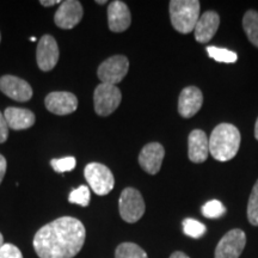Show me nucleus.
I'll use <instances>...</instances> for the list:
<instances>
[{
  "instance_id": "obj_15",
  "label": "nucleus",
  "mask_w": 258,
  "mask_h": 258,
  "mask_svg": "<svg viewBox=\"0 0 258 258\" xmlns=\"http://www.w3.org/2000/svg\"><path fill=\"white\" fill-rule=\"evenodd\" d=\"M132 15L123 2L115 0L108 6V24L112 32H123L131 27Z\"/></svg>"
},
{
  "instance_id": "obj_24",
  "label": "nucleus",
  "mask_w": 258,
  "mask_h": 258,
  "mask_svg": "<svg viewBox=\"0 0 258 258\" xmlns=\"http://www.w3.org/2000/svg\"><path fill=\"white\" fill-rule=\"evenodd\" d=\"M247 219L251 225L258 226V179L254 183L247 203Z\"/></svg>"
},
{
  "instance_id": "obj_1",
  "label": "nucleus",
  "mask_w": 258,
  "mask_h": 258,
  "mask_svg": "<svg viewBox=\"0 0 258 258\" xmlns=\"http://www.w3.org/2000/svg\"><path fill=\"white\" fill-rule=\"evenodd\" d=\"M85 239L83 222L72 217H62L41 227L32 245L40 258H73L83 249Z\"/></svg>"
},
{
  "instance_id": "obj_33",
  "label": "nucleus",
  "mask_w": 258,
  "mask_h": 258,
  "mask_svg": "<svg viewBox=\"0 0 258 258\" xmlns=\"http://www.w3.org/2000/svg\"><path fill=\"white\" fill-rule=\"evenodd\" d=\"M4 244H5L4 243V237H3V234L0 233V247H2Z\"/></svg>"
},
{
  "instance_id": "obj_34",
  "label": "nucleus",
  "mask_w": 258,
  "mask_h": 258,
  "mask_svg": "<svg viewBox=\"0 0 258 258\" xmlns=\"http://www.w3.org/2000/svg\"><path fill=\"white\" fill-rule=\"evenodd\" d=\"M97 3V4H106V2H105V0H103V2H96Z\"/></svg>"
},
{
  "instance_id": "obj_13",
  "label": "nucleus",
  "mask_w": 258,
  "mask_h": 258,
  "mask_svg": "<svg viewBox=\"0 0 258 258\" xmlns=\"http://www.w3.org/2000/svg\"><path fill=\"white\" fill-rule=\"evenodd\" d=\"M164 156L165 150L159 143L147 144L139 154V164L147 173L156 175L159 172Z\"/></svg>"
},
{
  "instance_id": "obj_8",
  "label": "nucleus",
  "mask_w": 258,
  "mask_h": 258,
  "mask_svg": "<svg viewBox=\"0 0 258 258\" xmlns=\"http://www.w3.org/2000/svg\"><path fill=\"white\" fill-rule=\"evenodd\" d=\"M246 244L244 231L234 228L227 232L215 249V258H239Z\"/></svg>"
},
{
  "instance_id": "obj_17",
  "label": "nucleus",
  "mask_w": 258,
  "mask_h": 258,
  "mask_svg": "<svg viewBox=\"0 0 258 258\" xmlns=\"http://www.w3.org/2000/svg\"><path fill=\"white\" fill-rule=\"evenodd\" d=\"M219 25H220V17L217 12L207 11L200 16L198 24L195 29V38L199 43H207L217 34Z\"/></svg>"
},
{
  "instance_id": "obj_29",
  "label": "nucleus",
  "mask_w": 258,
  "mask_h": 258,
  "mask_svg": "<svg viewBox=\"0 0 258 258\" xmlns=\"http://www.w3.org/2000/svg\"><path fill=\"white\" fill-rule=\"evenodd\" d=\"M6 169H8V163H6V159L4 156L0 154V184H2L3 179H4Z\"/></svg>"
},
{
  "instance_id": "obj_12",
  "label": "nucleus",
  "mask_w": 258,
  "mask_h": 258,
  "mask_svg": "<svg viewBox=\"0 0 258 258\" xmlns=\"http://www.w3.org/2000/svg\"><path fill=\"white\" fill-rule=\"evenodd\" d=\"M47 110L55 115L72 114L78 108V98L71 92H51L44 99Z\"/></svg>"
},
{
  "instance_id": "obj_18",
  "label": "nucleus",
  "mask_w": 258,
  "mask_h": 258,
  "mask_svg": "<svg viewBox=\"0 0 258 258\" xmlns=\"http://www.w3.org/2000/svg\"><path fill=\"white\" fill-rule=\"evenodd\" d=\"M5 120L8 122L9 128L15 129V131H23L34 125L35 114L28 109L15 108V106H9L4 111Z\"/></svg>"
},
{
  "instance_id": "obj_4",
  "label": "nucleus",
  "mask_w": 258,
  "mask_h": 258,
  "mask_svg": "<svg viewBox=\"0 0 258 258\" xmlns=\"http://www.w3.org/2000/svg\"><path fill=\"white\" fill-rule=\"evenodd\" d=\"M84 176L89 185L98 196L108 195L114 189L115 178L109 167L99 163H90L85 166Z\"/></svg>"
},
{
  "instance_id": "obj_9",
  "label": "nucleus",
  "mask_w": 258,
  "mask_h": 258,
  "mask_svg": "<svg viewBox=\"0 0 258 258\" xmlns=\"http://www.w3.org/2000/svg\"><path fill=\"white\" fill-rule=\"evenodd\" d=\"M36 60L38 69L43 72H49L59 61V46L56 40L50 35H44L40 38L36 49Z\"/></svg>"
},
{
  "instance_id": "obj_31",
  "label": "nucleus",
  "mask_w": 258,
  "mask_h": 258,
  "mask_svg": "<svg viewBox=\"0 0 258 258\" xmlns=\"http://www.w3.org/2000/svg\"><path fill=\"white\" fill-rule=\"evenodd\" d=\"M170 258H189L188 256L184 252H180V251H176V252H173L171 254Z\"/></svg>"
},
{
  "instance_id": "obj_23",
  "label": "nucleus",
  "mask_w": 258,
  "mask_h": 258,
  "mask_svg": "<svg viewBox=\"0 0 258 258\" xmlns=\"http://www.w3.org/2000/svg\"><path fill=\"white\" fill-rule=\"evenodd\" d=\"M91 199V194H90L89 186L80 185L79 188L74 189L71 191L69 196V201L74 205H79L82 207H88Z\"/></svg>"
},
{
  "instance_id": "obj_22",
  "label": "nucleus",
  "mask_w": 258,
  "mask_h": 258,
  "mask_svg": "<svg viewBox=\"0 0 258 258\" xmlns=\"http://www.w3.org/2000/svg\"><path fill=\"white\" fill-rule=\"evenodd\" d=\"M183 231L188 237L198 239V238H201L206 233L207 228L202 222L195 220V219L188 218L183 221Z\"/></svg>"
},
{
  "instance_id": "obj_20",
  "label": "nucleus",
  "mask_w": 258,
  "mask_h": 258,
  "mask_svg": "<svg viewBox=\"0 0 258 258\" xmlns=\"http://www.w3.org/2000/svg\"><path fill=\"white\" fill-rule=\"evenodd\" d=\"M115 258H148V256L138 244L122 243L116 247Z\"/></svg>"
},
{
  "instance_id": "obj_21",
  "label": "nucleus",
  "mask_w": 258,
  "mask_h": 258,
  "mask_svg": "<svg viewBox=\"0 0 258 258\" xmlns=\"http://www.w3.org/2000/svg\"><path fill=\"white\" fill-rule=\"evenodd\" d=\"M207 53L208 55L214 59L218 62H224V63H234L238 60V55L234 51L225 49V48H219V47H207Z\"/></svg>"
},
{
  "instance_id": "obj_25",
  "label": "nucleus",
  "mask_w": 258,
  "mask_h": 258,
  "mask_svg": "<svg viewBox=\"0 0 258 258\" xmlns=\"http://www.w3.org/2000/svg\"><path fill=\"white\" fill-rule=\"evenodd\" d=\"M226 213V208L224 205L218 200H212L208 201L205 206L202 207V214L205 218L208 219H218L222 217Z\"/></svg>"
},
{
  "instance_id": "obj_11",
  "label": "nucleus",
  "mask_w": 258,
  "mask_h": 258,
  "mask_svg": "<svg viewBox=\"0 0 258 258\" xmlns=\"http://www.w3.org/2000/svg\"><path fill=\"white\" fill-rule=\"evenodd\" d=\"M0 90L14 101L27 102L32 97L30 84L15 76H3L0 78Z\"/></svg>"
},
{
  "instance_id": "obj_26",
  "label": "nucleus",
  "mask_w": 258,
  "mask_h": 258,
  "mask_svg": "<svg viewBox=\"0 0 258 258\" xmlns=\"http://www.w3.org/2000/svg\"><path fill=\"white\" fill-rule=\"evenodd\" d=\"M50 165L54 171L59 173H63L72 171L77 165V160L74 157H64L60 158V159H53L50 161Z\"/></svg>"
},
{
  "instance_id": "obj_5",
  "label": "nucleus",
  "mask_w": 258,
  "mask_h": 258,
  "mask_svg": "<svg viewBox=\"0 0 258 258\" xmlns=\"http://www.w3.org/2000/svg\"><path fill=\"white\" fill-rule=\"evenodd\" d=\"M121 99L122 93L117 86L105 83L99 84L93 93L95 111L99 116H109L118 108Z\"/></svg>"
},
{
  "instance_id": "obj_28",
  "label": "nucleus",
  "mask_w": 258,
  "mask_h": 258,
  "mask_svg": "<svg viewBox=\"0 0 258 258\" xmlns=\"http://www.w3.org/2000/svg\"><path fill=\"white\" fill-rule=\"evenodd\" d=\"M9 138V125L5 120V116L0 111V144L5 143Z\"/></svg>"
},
{
  "instance_id": "obj_32",
  "label": "nucleus",
  "mask_w": 258,
  "mask_h": 258,
  "mask_svg": "<svg viewBox=\"0 0 258 258\" xmlns=\"http://www.w3.org/2000/svg\"><path fill=\"white\" fill-rule=\"evenodd\" d=\"M254 138L258 140V118L256 121V124H254Z\"/></svg>"
},
{
  "instance_id": "obj_2",
  "label": "nucleus",
  "mask_w": 258,
  "mask_h": 258,
  "mask_svg": "<svg viewBox=\"0 0 258 258\" xmlns=\"http://www.w3.org/2000/svg\"><path fill=\"white\" fill-rule=\"evenodd\" d=\"M240 147L239 129L231 123H220L209 138V152L219 161L233 159Z\"/></svg>"
},
{
  "instance_id": "obj_14",
  "label": "nucleus",
  "mask_w": 258,
  "mask_h": 258,
  "mask_svg": "<svg viewBox=\"0 0 258 258\" xmlns=\"http://www.w3.org/2000/svg\"><path fill=\"white\" fill-rule=\"evenodd\" d=\"M203 104V95L196 86L183 89L178 99V112L182 117L190 118L199 112Z\"/></svg>"
},
{
  "instance_id": "obj_3",
  "label": "nucleus",
  "mask_w": 258,
  "mask_h": 258,
  "mask_svg": "<svg viewBox=\"0 0 258 258\" xmlns=\"http://www.w3.org/2000/svg\"><path fill=\"white\" fill-rule=\"evenodd\" d=\"M198 0H172L170 2V19L172 27L180 34H190L200 18Z\"/></svg>"
},
{
  "instance_id": "obj_7",
  "label": "nucleus",
  "mask_w": 258,
  "mask_h": 258,
  "mask_svg": "<svg viewBox=\"0 0 258 258\" xmlns=\"http://www.w3.org/2000/svg\"><path fill=\"white\" fill-rule=\"evenodd\" d=\"M129 70V61L124 55H114L99 64L97 76L102 83L116 85L123 80Z\"/></svg>"
},
{
  "instance_id": "obj_19",
  "label": "nucleus",
  "mask_w": 258,
  "mask_h": 258,
  "mask_svg": "<svg viewBox=\"0 0 258 258\" xmlns=\"http://www.w3.org/2000/svg\"><path fill=\"white\" fill-rule=\"evenodd\" d=\"M243 28L247 38L254 47L258 48V12L250 10L244 15Z\"/></svg>"
},
{
  "instance_id": "obj_16",
  "label": "nucleus",
  "mask_w": 258,
  "mask_h": 258,
  "mask_svg": "<svg viewBox=\"0 0 258 258\" xmlns=\"http://www.w3.org/2000/svg\"><path fill=\"white\" fill-rule=\"evenodd\" d=\"M209 154V139L201 129H195L188 139V156L192 163L200 164L207 160Z\"/></svg>"
},
{
  "instance_id": "obj_27",
  "label": "nucleus",
  "mask_w": 258,
  "mask_h": 258,
  "mask_svg": "<svg viewBox=\"0 0 258 258\" xmlns=\"http://www.w3.org/2000/svg\"><path fill=\"white\" fill-rule=\"evenodd\" d=\"M0 258H23V254L16 245L4 244L0 247Z\"/></svg>"
},
{
  "instance_id": "obj_35",
  "label": "nucleus",
  "mask_w": 258,
  "mask_h": 258,
  "mask_svg": "<svg viewBox=\"0 0 258 258\" xmlns=\"http://www.w3.org/2000/svg\"><path fill=\"white\" fill-rule=\"evenodd\" d=\"M0 41H2V35H0Z\"/></svg>"
},
{
  "instance_id": "obj_6",
  "label": "nucleus",
  "mask_w": 258,
  "mask_h": 258,
  "mask_svg": "<svg viewBox=\"0 0 258 258\" xmlns=\"http://www.w3.org/2000/svg\"><path fill=\"white\" fill-rule=\"evenodd\" d=\"M120 215L125 222L134 224L145 214V201L140 191L134 188H125L118 201Z\"/></svg>"
},
{
  "instance_id": "obj_30",
  "label": "nucleus",
  "mask_w": 258,
  "mask_h": 258,
  "mask_svg": "<svg viewBox=\"0 0 258 258\" xmlns=\"http://www.w3.org/2000/svg\"><path fill=\"white\" fill-rule=\"evenodd\" d=\"M41 5L43 6H53V5H56V4H61V3L59 2V0H50V2H47V0H41L40 2Z\"/></svg>"
},
{
  "instance_id": "obj_10",
  "label": "nucleus",
  "mask_w": 258,
  "mask_h": 258,
  "mask_svg": "<svg viewBox=\"0 0 258 258\" xmlns=\"http://www.w3.org/2000/svg\"><path fill=\"white\" fill-rule=\"evenodd\" d=\"M84 15L83 6L78 0H66L61 3L59 9L54 15V22L57 27L69 30L77 27L82 21Z\"/></svg>"
}]
</instances>
